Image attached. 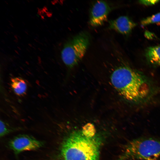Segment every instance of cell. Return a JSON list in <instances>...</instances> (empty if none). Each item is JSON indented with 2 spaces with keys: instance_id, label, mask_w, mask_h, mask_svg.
<instances>
[{
  "instance_id": "8fae6325",
  "label": "cell",
  "mask_w": 160,
  "mask_h": 160,
  "mask_svg": "<svg viewBox=\"0 0 160 160\" xmlns=\"http://www.w3.org/2000/svg\"><path fill=\"white\" fill-rule=\"evenodd\" d=\"M159 22H160V12L142 19L140 23L142 26H145Z\"/></svg>"
},
{
  "instance_id": "5b68a950",
  "label": "cell",
  "mask_w": 160,
  "mask_h": 160,
  "mask_svg": "<svg viewBox=\"0 0 160 160\" xmlns=\"http://www.w3.org/2000/svg\"><path fill=\"white\" fill-rule=\"evenodd\" d=\"M112 9L109 3L103 1H97L92 5L90 11L89 23L92 27L102 25L106 21Z\"/></svg>"
},
{
  "instance_id": "ba28073f",
  "label": "cell",
  "mask_w": 160,
  "mask_h": 160,
  "mask_svg": "<svg viewBox=\"0 0 160 160\" xmlns=\"http://www.w3.org/2000/svg\"><path fill=\"white\" fill-rule=\"evenodd\" d=\"M145 56L151 64L160 65V46L147 47L145 51Z\"/></svg>"
},
{
  "instance_id": "52a82bcc",
  "label": "cell",
  "mask_w": 160,
  "mask_h": 160,
  "mask_svg": "<svg viewBox=\"0 0 160 160\" xmlns=\"http://www.w3.org/2000/svg\"><path fill=\"white\" fill-rule=\"evenodd\" d=\"M108 28L124 35H128L136 26L137 23L128 17L121 16L109 22Z\"/></svg>"
},
{
  "instance_id": "9c48e42d",
  "label": "cell",
  "mask_w": 160,
  "mask_h": 160,
  "mask_svg": "<svg viewBox=\"0 0 160 160\" xmlns=\"http://www.w3.org/2000/svg\"><path fill=\"white\" fill-rule=\"evenodd\" d=\"M11 86L14 93L19 96L25 95L27 89V85L24 79L18 77L12 78Z\"/></svg>"
},
{
  "instance_id": "7c38bea8",
  "label": "cell",
  "mask_w": 160,
  "mask_h": 160,
  "mask_svg": "<svg viewBox=\"0 0 160 160\" xmlns=\"http://www.w3.org/2000/svg\"><path fill=\"white\" fill-rule=\"evenodd\" d=\"M9 129L7 125L3 121L1 120L0 123V135L3 137L9 132Z\"/></svg>"
},
{
  "instance_id": "8992f818",
  "label": "cell",
  "mask_w": 160,
  "mask_h": 160,
  "mask_svg": "<svg viewBox=\"0 0 160 160\" xmlns=\"http://www.w3.org/2000/svg\"><path fill=\"white\" fill-rule=\"evenodd\" d=\"M42 143L31 137L21 135L13 138L9 142L10 148L16 154L21 152L37 149Z\"/></svg>"
},
{
  "instance_id": "6da1fadb",
  "label": "cell",
  "mask_w": 160,
  "mask_h": 160,
  "mask_svg": "<svg viewBox=\"0 0 160 160\" xmlns=\"http://www.w3.org/2000/svg\"><path fill=\"white\" fill-rule=\"evenodd\" d=\"M111 81L119 94L131 102H143L152 93V87L149 80L140 72L126 65L115 69Z\"/></svg>"
},
{
  "instance_id": "3957f363",
  "label": "cell",
  "mask_w": 160,
  "mask_h": 160,
  "mask_svg": "<svg viewBox=\"0 0 160 160\" xmlns=\"http://www.w3.org/2000/svg\"><path fill=\"white\" fill-rule=\"evenodd\" d=\"M160 156V140L140 138L127 144L120 160H156Z\"/></svg>"
},
{
  "instance_id": "7a4b0ae2",
  "label": "cell",
  "mask_w": 160,
  "mask_h": 160,
  "mask_svg": "<svg viewBox=\"0 0 160 160\" xmlns=\"http://www.w3.org/2000/svg\"><path fill=\"white\" fill-rule=\"evenodd\" d=\"M99 140L87 137L81 131L72 133L64 141L61 150L63 160H99Z\"/></svg>"
},
{
  "instance_id": "4fadbf2b",
  "label": "cell",
  "mask_w": 160,
  "mask_h": 160,
  "mask_svg": "<svg viewBox=\"0 0 160 160\" xmlns=\"http://www.w3.org/2000/svg\"><path fill=\"white\" fill-rule=\"evenodd\" d=\"M159 0H140L139 2L145 5L149 6L154 5L158 3Z\"/></svg>"
},
{
  "instance_id": "30bf717a",
  "label": "cell",
  "mask_w": 160,
  "mask_h": 160,
  "mask_svg": "<svg viewBox=\"0 0 160 160\" xmlns=\"http://www.w3.org/2000/svg\"><path fill=\"white\" fill-rule=\"evenodd\" d=\"M81 131L84 136L89 138L94 137L96 132L94 125L90 123H88L84 126Z\"/></svg>"
},
{
  "instance_id": "277c9868",
  "label": "cell",
  "mask_w": 160,
  "mask_h": 160,
  "mask_svg": "<svg viewBox=\"0 0 160 160\" xmlns=\"http://www.w3.org/2000/svg\"><path fill=\"white\" fill-rule=\"evenodd\" d=\"M90 39L87 32L82 31L69 39L64 44L61 57L68 68L75 66L82 59L89 45Z\"/></svg>"
}]
</instances>
